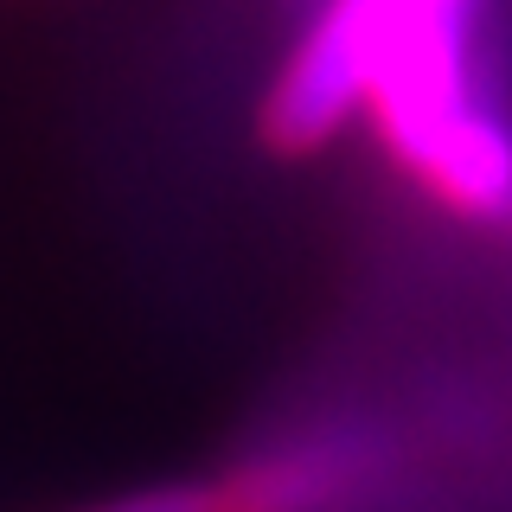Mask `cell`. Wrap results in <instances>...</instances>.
<instances>
[{"instance_id":"6da1fadb","label":"cell","mask_w":512,"mask_h":512,"mask_svg":"<svg viewBox=\"0 0 512 512\" xmlns=\"http://www.w3.org/2000/svg\"><path fill=\"white\" fill-rule=\"evenodd\" d=\"M468 0H397L378 64V116L391 148L461 212H512V135L461 90Z\"/></svg>"},{"instance_id":"3957f363","label":"cell","mask_w":512,"mask_h":512,"mask_svg":"<svg viewBox=\"0 0 512 512\" xmlns=\"http://www.w3.org/2000/svg\"><path fill=\"white\" fill-rule=\"evenodd\" d=\"M84 512H237L231 487H205V480H160V487H135L116 500H96Z\"/></svg>"},{"instance_id":"7a4b0ae2","label":"cell","mask_w":512,"mask_h":512,"mask_svg":"<svg viewBox=\"0 0 512 512\" xmlns=\"http://www.w3.org/2000/svg\"><path fill=\"white\" fill-rule=\"evenodd\" d=\"M397 0H333L320 26L288 58L276 96H269V141L276 148H320L365 109L378 90V64L391 45Z\"/></svg>"}]
</instances>
